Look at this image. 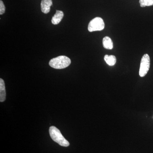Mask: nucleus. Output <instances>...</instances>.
Returning <instances> with one entry per match:
<instances>
[{"label": "nucleus", "mask_w": 153, "mask_h": 153, "mask_svg": "<svg viewBox=\"0 0 153 153\" xmlns=\"http://www.w3.org/2000/svg\"><path fill=\"white\" fill-rule=\"evenodd\" d=\"M49 132L51 138L58 144L63 147H68L69 146V142L62 135L60 130L54 126L50 127Z\"/></svg>", "instance_id": "1"}, {"label": "nucleus", "mask_w": 153, "mask_h": 153, "mask_svg": "<svg viewBox=\"0 0 153 153\" xmlns=\"http://www.w3.org/2000/svg\"><path fill=\"white\" fill-rule=\"evenodd\" d=\"M71 63L70 58L66 56H60L51 59L49 66L55 69H63L68 67Z\"/></svg>", "instance_id": "2"}, {"label": "nucleus", "mask_w": 153, "mask_h": 153, "mask_svg": "<svg viewBox=\"0 0 153 153\" xmlns=\"http://www.w3.org/2000/svg\"><path fill=\"white\" fill-rule=\"evenodd\" d=\"M105 28V24L103 19L100 17H96L92 19L88 25V29L90 32L101 31Z\"/></svg>", "instance_id": "3"}, {"label": "nucleus", "mask_w": 153, "mask_h": 153, "mask_svg": "<svg viewBox=\"0 0 153 153\" xmlns=\"http://www.w3.org/2000/svg\"><path fill=\"white\" fill-rule=\"evenodd\" d=\"M150 66V58L148 54H145L141 60L139 70V75L141 77H143L147 74Z\"/></svg>", "instance_id": "4"}, {"label": "nucleus", "mask_w": 153, "mask_h": 153, "mask_svg": "<svg viewBox=\"0 0 153 153\" xmlns=\"http://www.w3.org/2000/svg\"><path fill=\"white\" fill-rule=\"evenodd\" d=\"M52 5V0H42L41 4V11L44 14L48 13Z\"/></svg>", "instance_id": "5"}, {"label": "nucleus", "mask_w": 153, "mask_h": 153, "mask_svg": "<svg viewBox=\"0 0 153 153\" xmlns=\"http://www.w3.org/2000/svg\"><path fill=\"white\" fill-rule=\"evenodd\" d=\"M64 16V13L62 11L57 10L56 13L52 17V23L54 25H58L60 23Z\"/></svg>", "instance_id": "6"}, {"label": "nucleus", "mask_w": 153, "mask_h": 153, "mask_svg": "<svg viewBox=\"0 0 153 153\" xmlns=\"http://www.w3.org/2000/svg\"><path fill=\"white\" fill-rule=\"evenodd\" d=\"M5 85L4 80L1 78L0 79V101L3 102L6 100Z\"/></svg>", "instance_id": "7"}, {"label": "nucleus", "mask_w": 153, "mask_h": 153, "mask_svg": "<svg viewBox=\"0 0 153 153\" xmlns=\"http://www.w3.org/2000/svg\"><path fill=\"white\" fill-rule=\"evenodd\" d=\"M102 44L103 47L107 49H112L113 48V43L111 39L109 37L106 36L103 38Z\"/></svg>", "instance_id": "8"}, {"label": "nucleus", "mask_w": 153, "mask_h": 153, "mask_svg": "<svg viewBox=\"0 0 153 153\" xmlns=\"http://www.w3.org/2000/svg\"><path fill=\"white\" fill-rule=\"evenodd\" d=\"M104 59L107 64L110 66H114L116 63V57L114 55H105L104 56Z\"/></svg>", "instance_id": "9"}, {"label": "nucleus", "mask_w": 153, "mask_h": 153, "mask_svg": "<svg viewBox=\"0 0 153 153\" xmlns=\"http://www.w3.org/2000/svg\"><path fill=\"white\" fill-rule=\"evenodd\" d=\"M139 3L142 7L153 5V0H140Z\"/></svg>", "instance_id": "10"}, {"label": "nucleus", "mask_w": 153, "mask_h": 153, "mask_svg": "<svg viewBox=\"0 0 153 153\" xmlns=\"http://www.w3.org/2000/svg\"><path fill=\"white\" fill-rule=\"evenodd\" d=\"M5 7L1 0L0 1V15H2L5 12Z\"/></svg>", "instance_id": "11"}, {"label": "nucleus", "mask_w": 153, "mask_h": 153, "mask_svg": "<svg viewBox=\"0 0 153 153\" xmlns=\"http://www.w3.org/2000/svg\"></svg>", "instance_id": "12"}]
</instances>
